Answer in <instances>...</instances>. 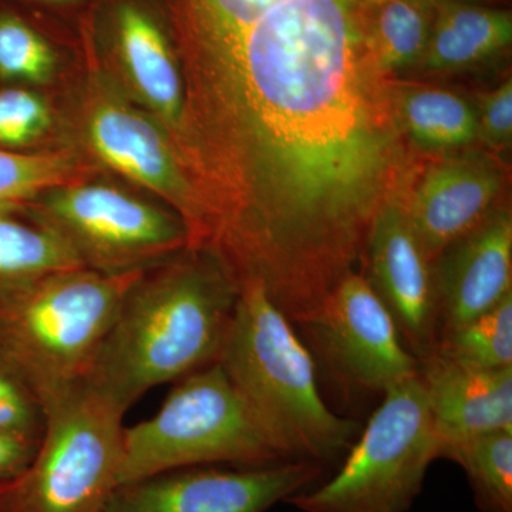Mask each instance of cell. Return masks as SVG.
Wrapping results in <instances>:
<instances>
[{"instance_id": "obj_12", "label": "cell", "mask_w": 512, "mask_h": 512, "mask_svg": "<svg viewBox=\"0 0 512 512\" xmlns=\"http://www.w3.org/2000/svg\"><path fill=\"white\" fill-rule=\"evenodd\" d=\"M86 137L104 164L174 205L190 237L195 221L191 185L170 137L153 120L120 101L104 100L87 117Z\"/></svg>"}, {"instance_id": "obj_29", "label": "cell", "mask_w": 512, "mask_h": 512, "mask_svg": "<svg viewBox=\"0 0 512 512\" xmlns=\"http://www.w3.org/2000/svg\"><path fill=\"white\" fill-rule=\"evenodd\" d=\"M45 2L67 3V2H74V0H45Z\"/></svg>"}, {"instance_id": "obj_2", "label": "cell", "mask_w": 512, "mask_h": 512, "mask_svg": "<svg viewBox=\"0 0 512 512\" xmlns=\"http://www.w3.org/2000/svg\"><path fill=\"white\" fill-rule=\"evenodd\" d=\"M217 363L286 461L325 467L348 453L362 430L355 420L329 409L319 393L311 352L256 279L239 284Z\"/></svg>"}, {"instance_id": "obj_8", "label": "cell", "mask_w": 512, "mask_h": 512, "mask_svg": "<svg viewBox=\"0 0 512 512\" xmlns=\"http://www.w3.org/2000/svg\"><path fill=\"white\" fill-rule=\"evenodd\" d=\"M323 473L325 467L311 461L181 468L119 485L104 512H266Z\"/></svg>"}, {"instance_id": "obj_28", "label": "cell", "mask_w": 512, "mask_h": 512, "mask_svg": "<svg viewBox=\"0 0 512 512\" xmlns=\"http://www.w3.org/2000/svg\"><path fill=\"white\" fill-rule=\"evenodd\" d=\"M0 512H9L6 507L5 500H3L2 490H0Z\"/></svg>"}, {"instance_id": "obj_1", "label": "cell", "mask_w": 512, "mask_h": 512, "mask_svg": "<svg viewBox=\"0 0 512 512\" xmlns=\"http://www.w3.org/2000/svg\"><path fill=\"white\" fill-rule=\"evenodd\" d=\"M146 269L128 289L86 384L123 410L148 390L217 362L239 284L208 249Z\"/></svg>"}, {"instance_id": "obj_27", "label": "cell", "mask_w": 512, "mask_h": 512, "mask_svg": "<svg viewBox=\"0 0 512 512\" xmlns=\"http://www.w3.org/2000/svg\"><path fill=\"white\" fill-rule=\"evenodd\" d=\"M40 439L0 431V483L19 477L29 467Z\"/></svg>"}, {"instance_id": "obj_17", "label": "cell", "mask_w": 512, "mask_h": 512, "mask_svg": "<svg viewBox=\"0 0 512 512\" xmlns=\"http://www.w3.org/2000/svg\"><path fill=\"white\" fill-rule=\"evenodd\" d=\"M84 268L60 235L0 212V309L50 276Z\"/></svg>"}, {"instance_id": "obj_6", "label": "cell", "mask_w": 512, "mask_h": 512, "mask_svg": "<svg viewBox=\"0 0 512 512\" xmlns=\"http://www.w3.org/2000/svg\"><path fill=\"white\" fill-rule=\"evenodd\" d=\"M440 458L420 376L384 392L338 473L286 503L302 512H407Z\"/></svg>"}, {"instance_id": "obj_5", "label": "cell", "mask_w": 512, "mask_h": 512, "mask_svg": "<svg viewBox=\"0 0 512 512\" xmlns=\"http://www.w3.org/2000/svg\"><path fill=\"white\" fill-rule=\"evenodd\" d=\"M43 414L32 463L0 483L9 512H104L120 485L126 410L83 383Z\"/></svg>"}, {"instance_id": "obj_11", "label": "cell", "mask_w": 512, "mask_h": 512, "mask_svg": "<svg viewBox=\"0 0 512 512\" xmlns=\"http://www.w3.org/2000/svg\"><path fill=\"white\" fill-rule=\"evenodd\" d=\"M503 183L493 158L470 151L429 168L414 194L400 200L431 264L494 210Z\"/></svg>"}, {"instance_id": "obj_7", "label": "cell", "mask_w": 512, "mask_h": 512, "mask_svg": "<svg viewBox=\"0 0 512 512\" xmlns=\"http://www.w3.org/2000/svg\"><path fill=\"white\" fill-rule=\"evenodd\" d=\"M42 225L73 248L84 268L104 274L144 269L188 248L180 217L107 185H74L50 195Z\"/></svg>"}, {"instance_id": "obj_21", "label": "cell", "mask_w": 512, "mask_h": 512, "mask_svg": "<svg viewBox=\"0 0 512 512\" xmlns=\"http://www.w3.org/2000/svg\"><path fill=\"white\" fill-rule=\"evenodd\" d=\"M434 350L483 369L512 367V293L466 325L443 333Z\"/></svg>"}, {"instance_id": "obj_3", "label": "cell", "mask_w": 512, "mask_h": 512, "mask_svg": "<svg viewBox=\"0 0 512 512\" xmlns=\"http://www.w3.org/2000/svg\"><path fill=\"white\" fill-rule=\"evenodd\" d=\"M143 271L63 272L0 309V360L42 410L86 382L124 296Z\"/></svg>"}, {"instance_id": "obj_9", "label": "cell", "mask_w": 512, "mask_h": 512, "mask_svg": "<svg viewBox=\"0 0 512 512\" xmlns=\"http://www.w3.org/2000/svg\"><path fill=\"white\" fill-rule=\"evenodd\" d=\"M303 325L333 369L363 389L384 393L419 375L420 360L365 275L343 276Z\"/></svg>"}, {"instance_id": "obj_23", "label": "cell", "mask_w": 512, "mask_h": 512, "mask_svg": "<svg viewBox=\"0 0 512 512\" xmlns=\"http://www.w3.org/2000/svg\"><path fill=\"white\" fill-rule=\"evenodd\" d=\"M72 173L63 157L0 150V212L59 187Z\"/></svg>"}, {"instance_id": "obj_19", "label": "cell", "mask_w": 512, "mask_h": 512, "mask_svg": "<svg viewBox=\"0 0 512 512\" xmlns=\"http://www.w3.org/2000/svg\"><path fill=\"white\" fill-rule=\"evenodd\" d=\"M400 131L426 148L467 146L478 138L477 110L450 90L403 86L393 99Z\"/></svg>"}, {"instance_id": "obj_25", "label": "cell", "mask_w": 512, "mask_h": 512, "mask_svg": "<svg viewBox=\"0 0 512 512\" xmlns=\"http://www.w3.org/2000/svg\"><path fill=\"white\" fill-rule=\"evenodd\" d=\"M45 429V414L9 366L0 360V431L40 439Z\"/></svg>"}, {"instance_id": "obj_18", "label": "cell", "mask_w": 512, "mask_h": 512, "mask_svg": "<svg viewBox=\"0 0 512 512\" xmlns=\"http://www.w3.org/2000/svg\"><path fill=\"white\" fill-rule=\"evenodd\" d=\"M440 0H365L366 36L384 76L419 66Z\"/></svg>"}, {"instance_id": "obj_10", "label": "cell", "mask_w": 512, "mask_h": 512, "mask_svg": "<svg viewBox=\"0 0 512 512\" xmlns=\"http://www.w3.org/2000/svg\"><path fill=\"white\" fill-rule=\"evenodd\" d=\"M365 251L367 282L390 312L417 359L436 349L439 302L433 264L414 234L399 198H389L373 218Z\"/></svg>"}, {"instance_id": "obj_14", "label": "cell", "mask_w": 512, "mask_h": 512, "mask_svg": "<svg viewBox=\"0 0 512 512\" xmlns=\"http://www.w3.org/2000/svg\"><path fill=\"white\" fill-rule=\"evenodd\" d=\"M419 376L440 451L480 434L512 430V367L483 369L433 350L420 360Z\"/></svg>"}, {"instance_id": "obj_15", "label": "cell", "mask_w": 512, "mask_h": 512, "mask_svg": "<svg viewBox=\"0 0 512 512\" xmlns=\"http://www.w3.org/2000/svg\"><path fill=\"white\" fill-rule=\"evenodd\" d=\"M117 40L131 86L173 136L183 114L184 83L170 42L157 23L133 5L120 9Z\"/></svg>"}, {"instance_id": "obj_24", "label": "cell", "mask_w": 512, "mask_h": 512, "mask_svg": "<svg viewBox=\"0 0 512 512\" xmlns=\"http://www.w3.org/2000/svg\"><path fill=\"white\" fill-rule=\"evenodd\" d=\"M49 126L50 110L39 94L16 87L0 90V146H26Z\"/></svg>"}, {"instance_id": "obj_16", "label": "cell", "mask_w": 512, "mask_h": 512, "mask_svg": "<svg viewBox=\"0 0 512 512\" xmlns=\"http://www.w3.org/2000/svg\"><path fill=\"white\" fill-rule=\"evenodd\" d=\"M511 40L510 10L440 0L419 66L426 72H461L500 55Z\"/></svg>"}, {"instance_id": "obj_4", "label": "cell", "mask_w": 512, "mask_h": 512, "mask_svg": "<svg viewBox=\"0 0 512 512\" xmlns=\"http://www.w3.org/2000/svg\"><path fill=\"white\" fill-rule=\"evenodd\" d=\"M279 461L286 460L215 362L178 380L153 417L124 427L120 485L181 468Z\"/></svg>"}, {"instance_id": "obj_13", "label": "cell", "mask_w": 512, "mask_h": 512, "mask_svg": "<svg viewBox=\"0 0 512 512\" xmlns=\"http://www.w3.org/2000/svg\"><path fill=\"white\" fill-rule=\"evenodd\" d=\"M443 333L466 325L512 293V217L493 210L433 264Z\"/></svg>"}, {"instance_id": "obj_20", "label": "cell", "mask_w": 512, "mask_h": 512, "mask_svg": "<svg viewBox=\"0 0 512 512\" xmlns=\"http://www.w3.org/2000/svg\"><path fill=\"white\" fill-rule=\"evenodd\" d=\"M466 471L481 512H512V430L480 434L440 451Z\"/></svg>"}, {"instance_id": "obj_26", "label": "cell", "mask_w": 512, "mask_h": 512, "mask_svg": "<svg viewBox=\"0 0 512 512\" xmlns=\"http://www.w3.org/2000/svg\"><path fill=\"white\" fill-rule=\"evenodd\" d=\"M478 137L491 148H507L512 141V80L480 96L477 103Z\"/></svg>"}, {"instance_id": "obj_22", "label": "cell", "mask_w": 512, "mask_h": 512, "mask_svg": "<svg viewBox=\"0 0 512 512\" xmlns=\"http://www.w3.org/2000/svg\"><path fill=\"white\" fill-rule=\"evenodd\" d=\"M55 70L52 46L22 19L0 15V79L40 84Z\"/></svg>"}]
</instances>
